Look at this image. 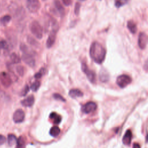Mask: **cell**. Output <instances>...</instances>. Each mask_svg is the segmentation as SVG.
Wrapping results in <instances>:
<instances>
[{"label": "cell", "mask_w": 148, "mask_h": 148, "mask_svg": "<svg viewBox=\"0 0 148 148\" xmlns=\"http://www.w3.org/2000/svg\"><path fill=\"white\" fill-rule=\"evenodd\" d=\"M106 50L98 42L91 43L90 48V56L92 60L97 64H102L106 56Z\"/></svg>", "instance_id": "1"}, {"label": "cell", "mask_w": 148, "mask_h": 148, "mask_svg": "<svg viewBox=\"0 0 148 148\" xmlns=\"http://www.w3.org/2000/svg\"><path fill=\"white\" fill-rule=\"evenodd\" d=\"M29 29L32 34L38 39H41L43 36V28L36 21H33L29 25Z\"/></svg>", "instance_id": "2"}, {"label": "cell", "mask_w": 148, "mask_h": 148, "mask_svg": "<svg viewBox=\"0 0 148 148\" xmlns=\"http://www.w3.org/2000/svg\"><path fill=\"white\" fill-rule=\"evenodd\" d=\"M132 79L130 76L127 75H119L116 79V83L120 88H124L131 83Z\"/></svg>", "instance_id": "3"}, {"label": "cell", "mask_w": 148, "mask_h": 148, "mask_svg": "<svg viewBox=\"0 0 148 148\" xmlns=\"http://www.w3.org/2000/svg\"><path fill=\"white\" fill-rule=\"evenodd\" d=\"M82 69L83 72L86 75L89 81L92 83H94L96 81V75L95 72L90 70L84 62L82 63Z\"/></svg>", "instance_id": "4"}, {"label": "cell", "mask_w": 148, "mask_h": 148, "mask_svg": "<svg viewBox=\"0 0 148 148\" xmlns=\"http://www.w3.org/2000/svg\"><path fill=\"white\" fill-rule=\"evenodd\" d=\"M27 8L31 13L37 12L40 8V3L39 0H27Z\"/></svg>", "instance_id": "5"}, {"label": "cell", "mask_w": 148, "mask_h": 148, "mask_svg": "<svg viewBox=\"0 0 148 148\" xmlns=\"http://www.w3.org/2000/svg\"><path fill=\"white\" fill-rule=\"evenodd\" d=\"M0 81L2 86L5 88L10 87L12 83L10 76L6 72H2L0 73Z\"/></svg>", "instance_id": "6"}, {"label": "cell", "mask_w": 148, "mask_h": 148, "mask_svg": "<svg viewBox=\"0 0 148 148\" xmlns=\"http://www.w3.org/2000/svg\"><path fill=\"white\" fill-rule=\"evenodd\" d=\"M97 104L92 101L87 102L86 104L82 106V111L86 114H88L94 112L97 109Z\"/></svg>", "instance_id": "7"}, {"label": "cell", "mask_w": 148, "mask_h": 148, "mask_svg": "<svg viewBox=\"0 0 148 148\" xmlns=\"http://www.w3.org/2000/svg\"><path fill=\"white\" fill-rule=\"evenodd\" d=\"M25 118V113L22 109H18L16 110L13 115V120L16 123H20L23 122Z\"/></svg>", "instance_id": "8"}, {"label": "cell", "mask_w": 148, "mask_h": 148, "mask_svg": "<svg viewBox=\"0 0 148 148\" xmlns=\"http://www.w3.org/2000/svg\"><path fill=\"white\" fill-rule=\"evenodd\" d=\"M147 43V36L145 32H140L138 36V44L140 49H145Z\"/></svg>", "instance_id": "9"}, {"label": "cell", "mask_w": 148, "mask_h": 148, "mask_svg": "<svg viewBox=\"0 0 148 148\" xmlns=\"http://www.w3.org/2000/svg\"><path fill=\"white\" fill-rule=\"evenodd\" d=\"M57 31L51 30L50 32L47 40L46 41V46L47 48H50L54 45L56 39V34Z\"/></svg>", "instance_id": "10"}, {"label": "cell", "mask_w": 148, "mask_h": 148, "mask_svg": "<svg viewBox=\"0 0 148 148\" xmlns=\"http://www.w3.org/2000/svg\"><path fill=\"white\" fill-rule=\"evenodd\" d=\"M132 132L130 130H127V131L125 132V134L123 136L122 141L124 145L128 146L130 145L131 142V139H132Z\"/></svg>", "instance_id": "11"}, {"label": "cell", "mask_w": 148, "mask_h": 148, "mask_svg": "<svg viewBox=\"0 0 148 148\" xmlns=\"http://www.w3.org/2000/svg\"><path fill=\"white\" fill-rule=\"evenodd\" d=\"M35 101V98L33 95H29L24 99H23L21 103L23 106L25 107H30L33 105Z\"/></svg>", "instance_id": "12"}, {"label": "cell", "mask_w": 148, "mask_h": 148, "mask_svg": "<svg viewBox=\"0 0 148 148\" xmlns=\"http://www.w3.org/2000/svg\"><path fill=\"white\" fill-rule=\"evenodd\" d=\"M54 5L55 8H56L57 12L59 13L61 17H63L65 14V9L62 5L61 4L59 0H54Z\"/></svg>", "instance_id": "13"}, {"label": "cell", "mask_w": 148, "mask_h": 148, "mask_svg": "<svg viewBox=\"0 0 148 148\" xmlns=\"http://www.w3.org/2000/svg\"><path fill=\"white\" fill-rule=\"evenodd\" d=\"M99 80L101 82H106L109 79V75L106 70L102 69V70H101V71L99 72Z\"/></svg>", "instance_id": "14"}, {"label": "cell", "mask_w": 148, "mask_h": 148, "mask_svg": "<svg viewBox=\"0 0 148 148\" xmlns=\"http://www.w3.org/2000/svg\"><path fill=\"white\" fill-rule=\"evenodd\" d=\"M69 95L73 98H75L77 97H83V93L80 90L75 88V89H71V90H69Z\"/></svg>", "instance_id": "15"}, {"label": "cell", "mask_w": 148, "mask_h": 148, "mask_svg": "<svg viewBox=\"0 0 148 148\" xmlns=\"http://www.w3.org/2000/svg\"><path fill=\"white\" fill-rule=\"evenodd\" d=\"M127 28L132 34H135L137 31L136 24L132 20H129L127 22Z\"/></svg>", "instance_id": "16"}, {"label": "cell", "mask_w": 148, "mask_h": 148, "mask_svg": "<svg viewBox=\"0 0 148 148\" xmlns=\"http://www.w3.org/2000/svg\"><path fill=\"white\" fill-rule=\"evenodd\" d=\"M49 117L50 119L53 120L54 123L56 124H58L61 121V116L55 112L51 113L49 116Z\"/></svg>", "instance_id": "17"}, {"label": "cell", "mask_w": 148, "mask_h": 148, "mask_svg": "<svg viewBox=\"0 0 148 148\" xmlns=\"http://www.w3.org/2000/svg\"><path fill=\"white\" fill-rule=\"evenodd\" d=\"M10 59L12 64H18L21 61V58L15 53H13L10 54Z\"/></svg>", "instance_id": "18"}, {"label": "cell", "mask_w": 148, "mask_h": 148, "mask_svg": "<svg viewBox=\"0 0 148 148\" xmlns=\"http://www.w3.org/2000/svg\"><path fill=\"white\" fill-rule=\"evenodd\" d=\"M60 133V130L57 126H53L50 130V135L53 137L57 136Z\"/></svg>", "instance_id": "19"}, {"label": "cell", "mask_w": 148, "mask_h": 148, "mask_svg": "<svg viewBox=\"0 0 148 148\" xmlns=\"http://www.w3.org/2000/svg\"><path fill=\"white\" fill-rule=\"evenodd\" d=\"M17 138L13 134H9L8 136V143L9 146H12L16 143Z\"/></svg>", "instance_id": "20"}, {"label": "cell", "mask_w": 148, "mask_h": 148, "mask_svg": "<svg viewBox=\"0 0 148 148\" xmlns=\"http://www.w3.org/2000/svg\"><path fill=\"white\" fill-rule=\"evenodd\" d=\"M10 20L11 17L9 15H5L0 18V23H1V24L5 25L10 21Z\"/></svg>", "instance_id": "21"}, {"label": "cell", "mask_w": 148, "mask_h": 148, "mask_svg": "<svg viewBox=\"0 0 148 148\" xmlns=\"http://www.w3.org/2000/svg\"><path fill=\"white\" fill-rule=\"evenodd\" d=\"M129 0H115L114 5L117 8H119L122 6L125 5Z\"/></svg>", "instance_id": "22"}, {"label": "cell", "mask_w": 148, "mask_h": 148, "mask_svg": "<svg viewBox=\"0 0 148 148\" xmlns=\"http://www.w3.org/2000/svg\"><path fill=\"white\" fill-rule=\"evenodd\" d=\"M40 86V83L39 81H35L32 84L31 86V89L33 91H36L39 89Z\"/></svg>", "instance_id": "23"}, {"label": "cell", "mask_w": 148, "mask_h": 148, "mask_svg": "<svg viewBox=\"0 0 148 148\" xmlns=\"http://www.w3.org/2000/svg\"><path fill=\"white\" fill-rule=\"evenodd\" d=\"M45 73H46V69H45V68H41V69L39 70V71L38 73H36L34 77H35V78H36V79H39V78L42 77L45 74Z\"/></svg>", "instance_id": "24"}, {"label": "cell", "mask_w": 148, "mask_h": 148, "mask_svg": "<svg viewBox=\"0 0 148 148\" xmlns=\"http://www.w3.org/2000/svg\"><path fill=\"white\" fill-rule=\"evenodd\" d=\"M24 144V140L22 137H19L17 139L16 142V148H22Z\"/></svg>", "instance_id": "25"}, {"label": "cell", "mask_w": 148, "mask_h": 148, "mask_svg": "<svg viewBox=\"0 0 148 148\" xmlns=\"http://www.w3.org/2000/svg\"><path fill=\"white\" fill-rule=\"evenodd\" d=\"M8 48H9V46L6 40H2L0 41V49H3V50H8Z\"/></svg>", "instance_id": "26"}, {"label": "cell", "mask_w": 148, "mask_h": 148, "mask_svg": "<svg viewBox=\"0 0 148 148\" xmlns=\"http://www.w3.org/2000/svg\"><path fill=\"white\" fill-rule=\"evenodd\" d=\"M16 71L17 73L20 76H23L24 75V69L23 68V66L21 65H18L17 66H16Z\"/></svg>", "instance_id": "27"}, {"label": "cell", "mask_w": 148, "mask_h": 148, "mask_svg": "<svg viewBox=\"0 0 148 148\" xmlns=\"http://www.w3.org/2000/svg\"><path fill=\"white\" fill-rule=\"evenodd\" d=\"M53 97L56 100H58V101H61L62 102H65V99L63 98L62 96H61V95H60L59 94H53Z\"/></svg>", "instance_id": "28"}, {"label": "cell", "mask_w": 148, "mask_h": 148, "mask_svg": "<svg viewBox=\"0 0 148 148\" xmlns=\"http://www.w3.org/2000/svg\"><path fill=\"white\" fill-rule=\"evenodd\" d=\"M80 9V4L78 2L76 3L75 6V10H74V12L76 15H78L79 14Z\"/></svg>", "instance_id": "29"}, {"label": "cell", "mask_w": 148, "mask_h": 148, "mask_svg": "<svg viewBox=\"0 0 148 148\" xmlns=\"http://www.w3.org/2000/svg\"><path fill=\"white\" fill-rule=\"evenodd\" d=\"M29 89V87H28L27 85H26V86L24 87V88L23 89V90L21 91V96H24V95H25L28 92Z\"/></svg>", "instance_id": "30"}, {"label": "cell", "mask_w": 148, "mask_h": 148, "mask_svg": "<svg viewBox=\"0 0 148 148\" xmlns=\"http://www.w3.org/2000/svg\"><path fill=\"white\" fill-rule=\"evenodd\" d=\"M27 40L28 42V43L32 45H36V41L33 38H31L30 36H28L27 38Z\"/></svg>", "instance_id": "31"}, {"label": "cell", "mask_w": 148, "mask_h": 148, "mask_svg": "<svg viewBox=\"0 0 148 148\" xmlns=\"http://www.w3.org/2000/svg\"><path fill=\"white\" fill-rule=\"evenodd\" d=\"M6 139L4 135H0V145H3L6 142Z\"/></svg>", "instance_id": "32"}, {"label": "cell", "mask_w": 148, "mask_h": 148, "mask_svg": "<svg viewBox=\"0 0 148 148\" xmlns=\"http://www.w3.org/2000/svg\"><path fill=\"white\" fill-rule=\"evenodd\" d=\"M64 5L68 6L72 4V0H62Z\"/></svg>", "instance_id": "33"}, {"label": "cell", "mask_w": 148, "mask_h": 148, "mask_svg": "<svg viewBox=\"0 0 148 148\" xmlns=\"http://www.w3.org/2000/svg\"><path fill=\"white\" fill-rule=\"evenodd\" d=\"M132 148H140V145H139L138 143H134V145H133Z\"/></svg>", "instance_id": "34"}, {"label": "cell", "mask_w": 148, "mask_h": 148, "mask_svg": "<svg viewBox=\"0 0 148 148\" xmlns=\"http://www.w3.org/2000/svg\"><path fill=\"white\" fill-rule=\"evenodd\" d=\"M79 1H85V0H79Z\"/></svg>", "instance_id": "35"}, {"label": "cell", "mask_w": 148, "mask_h": 148, "mask_svg": "<svg viewBox=\"0 0 148 148\" xmlns=\"http://www.w3.org/2000/svg\"><path fill=\"white\" fill-rule=\"evenodd\" d=\"M98 1H101V0H98Z\"/></svg>", "instance_id": "36"}, {"label": "cell", "mask_w": 148, "mask_h": 148, "mask_svg": "<svg viewBox=\"0 0 148 148\" xmlns=\"http://www.w3.org/2000/svg\"><path fill=\"white\" fill-rule=\"evenodd\" d=\"M43 1H45V0H43Z\"/></svg>", "instance_id": "37"}]
</instances>
